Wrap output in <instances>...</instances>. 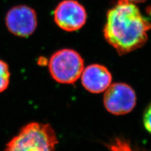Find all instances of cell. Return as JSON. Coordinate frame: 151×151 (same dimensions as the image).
<instances>
[{"label": "cell", "instance_id": "1", "mask_svg": "<svg viewBox=\"0 0 151 151\" xmlns=\"http://www.w3.org/2000/svg\"><path fill=\"white\" fill-rule=\"evenodd\" d=\"M150 29L151 22L135 3L119 0L107 12L103 34L108 43L124 55L142 47Z\"/></svg>", "mask_w": 151, "mask_h": 151}, {"label": "cell", "instance_id": "2", "mask_svg": "<svg viewBox=\"0 0 151 151\" xmlns=\"http://www.w3.org/2000/svg\"><path fill=\"white\" fill-rule=\"evenodd\" d=\"M59 142L50 124L31 122L9 141L4 151H56Z\"/></svg>", "mask_w": 151, "mask_h": 151}, {"label": "cell", "instance_id": "3", "mask_svg": "<svg viewBox=\"0 0 151 151\" xmlns=\"http://www.w3.org/2000/svg\"><path fill=\"white\" fill-rule=\"evenodd\" d=\"M51 76L61 84H74L81 77L84 60L78 52L64 49L52 55L48 63Z\"/></svg>", "mask_w": 151, "mask_h": 151}, {"label": "cell", "instance_id": "4", "mask_svg": "<svg viewBox=\"0 0 151 151\" xmlns=\"http://www.w3.org/2000/svg\"><path fill=\"white\" fill-rule=\"evenodd\" d=\"M137 96L130 85L117 83L107 88L103 97L106 110L114 115H123L131 112L136 105Z\"/></svg>", "mask_w": 151, "mask_h": 151}, {"label": "cell", "instance_id": "5", "mask_svg": "<svg viewBox=\"0 0 151 151\" xmlns=\"http://www.w3.org/2000/svg\"><path fill=\"white\" fill-rule=\"evenodd\" d=\"M54 18L56 25L62 30L74 32L85 25L87 13L82 4L76 0H64L56 6Z\"/></svg>", "mask_w": 151, "mask_h": 151}, {"label": "cell", "instance_id": "6", "mask_svg": "<svg viewBox=\"0 0 151 151\" xmlns=\"http://www.w3.org/2000/svg\"><path fill=\"white\" fill-rule=\"evenodd\" d=\"M6 25L12 34L27 37L33 34L37 26V17L35 10L27 5L13 6L8 12Z\"/></svg>", "mask_w": 151, "mask_h": 151}, {"label": "cell", "instance_id": "7", "mask_svg": "<svg viewBox=\"0 0 151 151\" xmlns=\"http://www.w3.org/2000/svg\"><path fill=\"white\" fill-rule=\"evenodd\" d=\"M83 87L92 93H100L106 91L111 85L112 76L105 66L94 64L84 68L81 74Z\"/></svg>", "mask_w": 151, "mask_h": 151}, {"label": "cell", "instance_id": "8", "mask_svg": "<svg viewBox=\"0 0 151 151\" xmlns=\"http://www.w3.org/2000/svg\"><path fill=\"white\" fill-rule=\"evenodd\" d=\"M106 147L111 151H136L131 146L129 141L122 138H115L112 140Z\"/></svg>", "mask_w": 151, "mask_h": 151}, {"label": "cell", "instance_id": "9", "mask_svg": "<svg viewBox=\"0 0 151 151\" xmlns=\"http://www.w3.org/2000/svg\"><path fill=\"white\" fill-rule=\"evenodd\" d=\"M10 73L8 65L4 61L0 60V93L5 91L9 86Z\"/></svg>", "mask_w": 151, "mask_h": 151}, {"label": "cell", "instance_id": "10", "mask_svg": "<svg viewBox=\"0 0 151 151\" xmlns=\"http://www.w3.org/2000/svg\"><path fill=\"white\" fill-rule=\"evenodd\" d=\"M143 123L145 129L151 134V103L146 108L143 116Z\"/></svg>", "mask_w": 151, "mask_h": 151}, {"label": "cell", "instance_id": "11", "mask_svg": "<svg viewBox=\"0 0 151 151\" xmlns=\"http://www.w3.org/2000/svg\"><path fill=\"white\" fill-rule=\"evenodd\" d=\"M127 1H129L130 2L132 3H143L144 1H145L146 0H127Z\"/></svg>", "mask_w": 151, "mask_h": 151}]
</instances>
